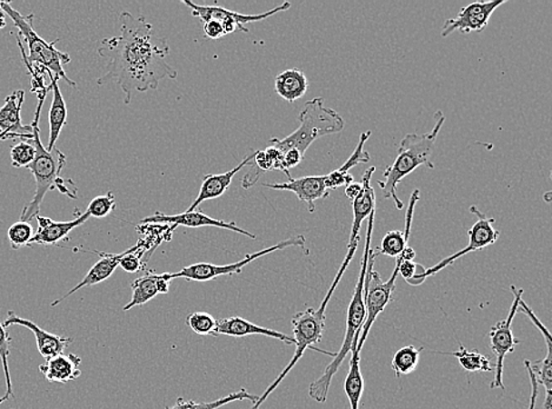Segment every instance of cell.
<instances>
[{
	"mask_svg": "<svg viewBox=\"0 0 552 409\" xmlns=\"http://www.w3.org/2000/svg\"><path fill=\"white\" fill-rule=\"evenodd\" d=\"M361 192V184L360 182H351L350 185H345V195L349 198V201H355L357 197L360 196Z\"/></svg>",
	"mask_w": 552,
	"mask_h": 409,
	"instance_id": "obj_41",
	"label": "cell"
},
{
	"mask_svg": "<svg viewBox=\"0 0 552 409\" xmlns=\"http://www.w3.org/2000/svg\"><path fill=\"white\" fill-rule=\"evenodd\" d=\"M49 77L51 79V90H53V103H51L49 111L50 135L46 149L51 151L55 148V143L61 136L63 128L66 125L67 106L58 85L59 79L51 73H49Z\"/></svg>",
	"mask_w": 552,
	"mask_h": 409,
	"instance_id": "obj_25",
	"label": "cell"
},
{
	"mask_svg": "<svg viewBox=\"0 0 552 409\" xmlns=\"http://www.w3.org/2000/svg\"><path fill=\"white\" fill-rule=\"evenodd\" d=\"M11 163L15 168H27L34 162L35 157V149L31 141H21L17 145L12 146Z\"/></svg>",
	"mask_w": 552,
	"mask_h": 409,
	"instance_id": "obj_34",
	"label": "cell"
},
{
	"mask_svg": "<svg viewBox=\"0 0 552 409\" xmlns=\"http://www.w3.org/2000/svg\"><path fill=\"white\" fill-rule=\"evenodd\" d=\"M524 366H526L527 374H529V379H530V384H531L530 403H529V408H527V409H535L536 403H537V398H538L539 384H537V381H536L534 372H532L531 361H529V360L524 361Z\"/></svg>",
	"mask_w": 552,
	"mask_h": 409,
	"instance_id": "obj_40",
	"label": "cell"
},
{
	"mask_svg": "<svg viewBox=\"0 0 552 409\" xmlns=\"http://www.w3.org/2000/svg\"><path fill=\"white\" fill-rule=\"evenodd\" d=\"M38 108L35 110L34 119L31 128H33V145L35 149V157L31 165L27 166L33 173L35 181V192L33 200L24 206L21 221L30 222L41 213V206L46 194L51 190L57 189L62 194L66 195L73 200L77 198V186L71 180H64L61 177L63 169L66 165V156L55 146L54 150H47L41 140V130H39V119H41L44 102L46 94L39 95Z\"/></svg>",
	"mask_w": 552,
	"mask_h": 409,
	"instance_id": "obj_2",
	"label": "cell"
},
{
	"mask_svg": "<svg viewBox=\"0 0 552 409\" xmlns=\"http://www.w3.org/2000/svg\"><path fill=\"white\" fill-rule=\"evenodd\" d=\"M255 155L256 151L255 153L249 155V156H246L240 165L234 166L233 169L229 170V172L224 174L206 175V176L202 178L200 194H198L196 200H194L193 204L190 205V208L186 210V212H194L202 202L214 200V198L223 196L226 190L232 185L233 177L236 176L245 165H251Z\"/></svg>",
	"mask_w": 552,
	"mask_h": 409,
	"instance_id": "obj_19",
	"label": "cell"
},
{
	"mask_svg": "<svg viewBox=\"0 0 552 409\" xmlns=\"http://www.w3.org/2000/svg\"><path fill=\"white\" fill-rule=\"evenodd\" d=\"M0 9L4 14L9 15L19 31L17 43L21 47L24 61H26L29 65H42L54 77L64 79L71 86H77L75 82L67 77L64 70V65L71 62L70 55L62 53L55 47L59 39H55L53 43H47L45 39L35 33L34 15H23L11 6V3L7 2H0Z\"/></svg>",
	"mask_w": 552,
	"mask_h": 409,
	"instance_id": "obj_6",
	"label": "cell"
},
{
	"mask_svg": "<svg viewBox=\"0 0 552 409\" xmlns=\"http://www.w3.org/2000/svg\"><path fill=\"white\" fill-rule=\"evenodd\" d=\"M204 34L206 38L220 39L225 37L226 35L223 25L217 21H209L204 23Z\"/></svg>",
	"mask_w": 552,
	"mask_h": 409,
	"instance_id": "obj_39",
	"label": "cell"
},
{
	"mask_svg": "<svg viewBox=\"0 0 552 409\" xmlns=\"http://www.w3.org/2000/svg\"><path fill=\"white\" fill-rule=\"evenodd\" d=\"M142 224H172L174 226H188V228H201V226H216V228L230 230L241 234V235L248 236L255 240L256 235L249 233L248 230L242 229L241 226L234 224V222H225L222 220H216V218L205 215L204 213L197 212H185L177 214V215H165L163 213L153 214V216L143 218Z\"/></svg>",
	"mask_w": 552,
	"mask_h": 409,
	"instance_id": "obj_14",
	"label": "cell"
},
{
	"mask_svg": "<svg viewBox=\"0 0 552 409\" xmlns=\"http://www.w3.org/2000/svg\"><path fill=\"white\" fill-rule=\"evenodd\" d=\"M470 213L478 216V221L471 226V229H468V244L467 247L459 250V252L452 254V255H448L446 259L434 265V267L425 269L422 275L417 277L416 281L411 285L417 287V285L423 284L424 281L429 279V277L436 275L440 270L448 267V265L454 264V262L460 259V257L490 247V245L495 244L496 242L498 241L500 233L499 230L496 229L494 226L495 218L488 217L486 214L480 212L478 206L475 205L471 206Z\"/></svg>",
	"mask_w": 552,
	"mask_h": 409,
	"instance_id": "obj_10",
	"label": "cell"
},
{
	"mask_svg": "<svg viewBox=\"0 0 552 409\" xmlns=\"http://www.w3.org/2000/svg\"><path fill=\"white\" fill-rule=\"evenodd\" d=\"M459 349L456 352L444 353L436 352L439 354H446L455 356L460 366L467 373H478V372H494V366L491 364L490 359L488 356L480 354L476 351H468L462 344L459 343Z\"/></svg>",
	"mask_w": 552,
	"mask_h": 409,
	"instance_id": "obj_28",
	"label": "cell"
},
{
	"mask_svg": "<svg viewBox=\"0 0 552 409\" xmlns=\"http://www.w3.org/2000/svg\"><path fill=\"white\" fill-rule=\"evenodd\" d=\"M377 256H379V254H377L376 249H370V252H369L367 279H365L364 292L367 316H365L359 343H357V351L360 353L364 347L365 341H367L369 333H370L371 327L373 324H375L377 317H379L380 314L385 311V308L388 307V304H390L392 294L395 292L396 280L399 275L400 260L396 259V267L395 270H393L390 279L383 282L382 279H380V274L373 268Z\"/></svg>",
	"mask_w": 552,
	"mask_h": 409,
	"instance_id": "obj_8",
	"label": "cell"
},
{
	"mask_svg": "<svg viewBox=\"0 0 552 409\" xmlns=\"http://www.w3.org/2000/svg\"><path fill=\"white\" fill-rule=\"evenodd\" d=\"M425 269L427 268H424L422 264H416L414 261H400L399 275H402L403 279L411 285L417 277L422 275Z\"/></svg>",
	"mask_w": 552,
	"mask_h": 409,
	"instance_id": "obj_37",
	"label": "cell"
},
{
	"mask_svg": "<svg viewBox=\"0 0 552 409\" xmlns=\"http://www.w3.org/2000/svg\"><path fill=\"white\" fill-rule=\"evenodd\" d=\"M186 324L198 335H214L217 320L205 312H194L186 317Z\"/></svg>",
	"mask_w": 552,
	"mask_h": 409,
	"instance_id": "obj_33",
	"label": "cell"
},
{
	"mask_svg": "<svg viewBox=\"0 0 552 409\" xmlns=\"http://www.w3.org/2000/svg\"><path fill=\"white\" fill-rule=\"evenodd\" d=\"M10 344L11 339L9 333H7L6 328H4L3 324H0V361H2L4 376H5L6 383V392L5 394L0 396V404H3L7 400L15 398L9 368V356L11 353Z\"/></svg>",
	"mask_w": 552,
	"mask_h": 409,
	"instance_id": "obj_31",
	"label": "cell"
},
{
	"mask_svg": "<svg viewBox=\"0 0 552 409\" xmlns=\"http://www.w3.org/2000/svg\"><path fill=\"white\" fill-rule=\"evenodd\" d=\"M305 237L303 235L292 236L278 242L277 244L271 247L260 250V252L249 254L243 260L236 262V264L226 265H216L212 264H196L182 268L181 272L171 273L172 279H185L189 281L206 282L217 279V277L224 275H233V274H241L246 265L251 262L261 259L265 255H269L277 250H281L289 247L304 248Z\"/></svg>",
	"mask_w": 552,
	"mask_h": 409,
	"instance_id": "obj_9",
	"label": "cell"
},
{
	"mask_svg": "<svg viewBox=\"0 0 552 409\" xmlns=\"http://www.w3.org/2000/svg\"><path fill=\"white\" fill-rule=\"evenodd\" d=\"M359 339L360 337H356V340L353 341L350 369H349L348 376L344 383L345 394H347L349 401H350L351 409H359L361 394H363L364 391V380L360 367V353L357 351Z\"/></svg>",
	"mask_w": 552,
	"mask_h": 409,
	"instance_id": "obj_27",
	"label": "cell"
},
{
	"mask_svg": "<svg viewBox=\"0 0 552 409\" xmlns=\"http://www.w3.org/2000/svg\"><path fill=\"white\" fill-rule=\"evenodd\" d=\"M89 213H84L83 215L74 218L73 221L55 222L49 217L38 215L35 220L38 222V230L31 238L29 247L31 245H54L58 242L66 240L70 233L78 226L84 224L89 220Z\"/></svg>",
	"mask_w": 552,
	"mask_h": 409,
	"instance_id": "obj_18",
	"label": "cell"
},
{
	"mask_svg": "<svg viewBox=\"0 0 552 409\" xmlns=\"http://www.w3.org/2000/svg\"><path fill=\"white\" fill-rule=\"evenodd\" d=\"M114 209H116V200L113 193L110 192L94 197L87 205L86 213H89L90 217L103 218L113 213Z\"/></svg>",
	"mask_w": 552,
	"mask_h": 409,
	"instance_id": "obj_35",
	"label": "cell"
},
{
	"mask_svg": "<svg viewBox=\"0 0 552 409\" xmlns=\"http://www.w3.org/2000/svg\"><path fill=\"white\" fill-rule=\"evenodd\" d=\"M182 3L189 7L193 17L200 18L202 23L209 21L220 22L223 25L226 35L232 34L237 30L249 33V30L245 29V24L265 21V19L272 17V15L280 14V12L288 11L291 7V3L287 2L275 7V9L264 12V14L242 15L218 5H197V4L188 2V0H182Z\"/></svg>",
	"mask_w": 552,
	"mask_h": 409,
	"instance_id": "obj_12",
	"label": "cell"
},
{
	"mask_svg": "<svg viewBox=\"0 0 552 409\" xmlns=\"http://www.w3.org/2000/svg\"><path fill=\"white\" fill-rule=\"evenodd\" d=\"M506 3L507 0H492L468 4L460 9L457 17L447 19L440 35L446 38L456 31L462 34L480 33L488 26L494 12Z\"/></svg>",
	"mask_w": 552,
	"mask_h": 409,
	"instance_id": "obj_13",
	"label": "cell"
},
{
	"mask_svg": "<svg viewBox=\"0 0 552 409\" xmlns=\"http://www.w3.org/2000/svg\"><path fill=\"white\" fill-rule=\"evenodd\" d=\"M307 75L300 69H289L276 75L275 91L281 98L289 103L296 102L308 93Z\"/></svg>",
	"mask_w": 552,
	"mask_h": 409,
	"instance_id": "obj_26",
	"label": "cell"
},
{
	"mask_svg": "<svg viewBox=\"0 0 552 409\" xmlns=\"http://www.w3.org/2000/svg\"><path fill=\"white\" fill-rule=\"evenodd\" d=\"M422 348H416L415 345H407L399 349L393 355L391 367L396 373V376L410 375L416 371L419 363V355Z\"/></svg>",
	"mask_w": 552,
	"mask_h": 409,
	"instance_id": "obj_30",
	"label": "cell"
},
{
	"mask_svg": "<svg viewBox=\"0 0 552 409\" xmlns=\"http://www.w3.org/2000/svg\"><path fill=\"white\" fill-rule=\"evenodd\" d=\"M3 325L4 328L11 327V325H21V327H25L33 332L35 343H37L39 354L45 360H49L55 355L63 354L65 349L74 343V340L71 339V337H64L44 331V329L39 327L38 324H35L34 321L23 319V317L15 315L12 311L7 313L6 319L4 321Z\"/></svg>",
	"mask_w": 552,
	"mask_h": 409,
	"instance_id": "obj_16",
	"label": "cell"
},
{
	"mask_svg": "<svg viewBox=\"0 0 552 409\" xmlns=\"http://www.w3.org/2000/svg\"><path fill=\"white\" fill-rule=\"evenodd\" d=\"M303 160V155H301L297 149H290L287 151V153L283 154L284 173L288 175L289 180L291 178V176H290L289 170L295 168V166L298 165H301V162Z\"/></svg>",
	"mask_w": 552,
	"mask_h": 409,
	"instance_id": "obj_38",
	"label": "cell"
},
{
	"mask_svg": "<svg viewBox=\"0 0 552 409\" xmlns=\"http://www.w3.org/2000/svg\"><path fill=\"white\" fill-rule=\"evenodd\" d=\"M4 140H6V137L4 136L3 134H0V141H4Z\"/></svg>",
	"mask_w": 552,
	"mask_h": 409,
	"instance_id": "obj_44",
	"label": "cell"
},
{
	"mask_svg": "<svg viewBox=\"0 0 552 409\" xmlns=\"http://www.w3.org/2000/svg\"><path fill=\"white\" fill-rule=\"evenodd\" d=\"M25 99V91L15 90L9 95L4 102V105L0 106V134L9 138L15 140L21 138V141L33 140V128L31 125H23L22 121V106Z\"/></svg>",
	"mask_w": 552,
	"mask_h": 409,
	"instance_id": "obj_15",
	"label": "cell"
},
{
	"mask_svg": "<svg viewBox=\"0 0 552 409\" xmlns=\"http://www.w3.org/2000/svg\"><path fill=\"white\" fill-rule=\"evenodd\" d=\"M351 261L352 259H350V257L345 256L343 264H341L339 273H337L335 280H333L331 287H330L329 292L327 293V296L321 301L319 308H308L307 311L298 313L292 317L293 341H295L296 344L295 354H293L288 366L285 367L283 372L276 377V380L266 388L263 394L260 395V398H258L256 403L253 404L252 407L250 409H261V404L265 403V400L269 398L270 394L280 386L281 381H283L289 373L295 368L298 361L303 357L305 351H307V349H315V344H320L321 339H323L325 320H327L325 312H327L329 301L331 299L337 287H339L341 277H343L345 272H347Z\"/></svg>",
	"mask_w": 552,
	"mask_h": 409,
	"instance_id": "obj_5",
	"label": "cell"
},
{
	"mask_svg": "<svg viewBox=\"0 0 552 409\" xmlns=\"http://www.w3.org/2000/svg\"><path fill=\"white\" fill-rule=\"evenodd\" d=\"M375 215L376 212H373L371 215L369 216L367 244H365L363 257H361L359 281H357L355 292H353L352 299L348 308L347 332H345L343 344H341L340 352L333 356L331 363H330L327 368H325L323 374L310 384V398L317 401V403L323 404L328 400L329 391L330 387H331L333 376H335L337 372L340 371L345 356L351 352L353 341L356 340V337H360L361 327H363L364 324L365 316H367L364 302L365 279H367L369 252H370L371 249V235L373 224H375Z\"/></svg>",
	"mask_w": 552,
	"mask_h": 409,
	"instance_id": "obj_4",
	"label": "cell"
},
{
	"mask_svg": "<svg viewBox=\"0 0 552 409\" xmlns=\"http://www.w3.org/2000/svg\"><path fill=\"white\" fill-rule=\"evenodd\" d=\"M172 280L171 273L160 274V275L149 273L134 280L131 284L133 297H131L129 304L125 305L124 312H129L131 309L138 307V305L148 304L149 301L161 295V294H168Z\"/></svg>",
	"mask_w": 552,
	"mask_h": 409,
	"instance_id": "obj_20",
	"label": "cell"
},
{
	"mask_svg": "<svg viewBox=\"0 0 552 409\" xmlns=\"http://www.w3.org/2000/svg\"><path fill=\"white\" fill-rule=\"evenodd\" d=\"M258 398H260V395L251 394V393L243 388L241 391L224 396V398L212 401V403H196L193 400L180 398L172 407H166V409H218L226 406L228 404L234 403V401L249 400L253 404Z\"/></svg>",
	"mask_w": 552,
	"mask_h": 409,
	"instance_id": "obj_29",
	"label": "cell"
},
{
	"mask_svg": "<svg viewBox=\"0 0 552 409\" xmlns=\"http://www.w3.org/2000/svg\"><path fill=\"white\" fill-rule=\"evenodd\" d=\"M371 131L368 130L365 133H361L360 141L357 143V146L348 161H345L344 165L335 172L330 173L325 178V185L328 189H337L340 186L350 185L353 180V176L349 170L355 168L356 165H361V163H368L370 161V154L367 150H364L365 143L370 138Z\"/></svg>",
	"mask_w": 552,
	"mask_h": 409,
	"instance_id": "obj_24",
	"label": "cell"
},
{
	"mask_svg": "<svg viewBox=\"0 0 552 409\" xmlns=\"http://www.w3.org/2000/svg\"><path fill=\"white\" fill-rule=\"evenodd\" d=\"M446 117L442 111L436 114V125L434 129L425 134L410 133L405 135L400 141L399 154L391 165H389L383 174L384 180L377 181V185L387 200L395 202L396 208L402 210L404 204L399 197V185L409 175L415 172L419 166H427L429 169H435L434 163L431 162L432 151H434L437 137L443 128Z\"/></svg>",
	"mask_w": 552,
	"mask_h": 409,
	"instance_id": "obj_3",
	"label": "cell"
},
{
	"mask_svg": "<svg viewBox=\"0 0 552 409\" xmlns=\"http://www.w3.org/2000/svg\"><path fill=\"white\" fill-rule=\"evenodd\" d=\"M34 235V226L29 222H15L7 230V238H9L11 248L15 250L27 247Z\"/></svg>",
	"mask_w": 552,
	"mask_h": 409,
	"instance_id": "obj_32",
	"label": "cell"
},
{
	"mask_svg": "<svg viewBox=\"0 0 552 409\" xmlns=\"http://www.w3.org/2000/svg\"><path fill=\"white\" fill-rule=\"evenodd\" d=\"M232 336L244 337L250 335H263L271 337V339L280 340L287 344H295L293 337L284 334V333L273 331V329L261 327V325L253 324L243 317L233 316L226 317V319L217 320V328L213 336Z\"/></svg>",
	"mask_w": 552,
	"mask_h": 409,
	"instance_id": "obj_21",
	"label": "cell"
},
{
	"mask_svg": "<svg viewBox=\"0 0 552 409\" xmlns=\"http://www.w3.org/2000/svg\"><path fill=\"white\" fill-rule=\"evenodd\" d=\"M123 255H124V253L101 254V260H99L97 264H94V267L87 272L84 279L81 281V284L75 285V287L71 289L69 293H66L65 295L54 301L53 304H51V307L61 304L67 297L74 295V293L81 291L83 288L93 287V285H96L101 284V282L109 279V277L113 275L114 270L119 267V262H121Z\"/></svg>",
	"mask_w": 552,
	"mask_h": 409,
	"instance_id": "obj_23",
	"label": "cell"
},
{
	"mask_svg": "<svg viewBox=\"0 0 552 409\" xmlns=\"http://www.w3.org/2000/svg\"><path fill=\"white\" fill-rule=\"evenodd\" d=\"M81 364V357L63 353L46 360L39 366V372L51 384H67L82 375Z\"/></svg>",
	"mask_w": 552,
	"mask_h": 409,
	"instance_id": "obj_22",
	"label": "cell"
},
{
	"mask_svg": "<svg viewBox=\"0 0 552 409\" xmlns=\"http://www.w3.org/2000/svg\"><path fill=\"white\" fill-rule=\"evenodd\" d=\"M327 176H305L301 178H290L284 184H264L265 188L273 190H283L296 195L298 200L307 204L310 213H315V202L320 198L329 197Z\"/></svg>",
	"mask_w": 552,
	"mask_h": 409,
	"instance_id": "obj_17",
	"label": "cell"
},
{
	"mask_svg": "<svg viewBox=\"0 0 552 409\" xmlns=\"http://www.w3.org/2000/svg\"><path fill=\"white\" fill-rule=\"evenodd\" d=\"M6 26L5 14L0 10V30Z\"/></svg>",
	"mask_w": 552,
	"mask_h": 409,
	"instance_id": "obj_43",
	"label": "cell"
},
{
	"mask_svg": "<svg viewBox=\"0 0 552 409\" xmlns=\"http://www.w3.org/2000/svg\"><path fill=\"white\" fill-rule=\"evenodd\" d=\"M511 292L514 294V301H512L509 314L507 319L499 321L494 327L490 329L488 337H490V348L496 356V364L494 366L495 377L490 384L491 389H506L503 384V369L504 360L506 356L515 351L516 345L519 344V340L516 339L512 334L511 325L512 321L518 313V304L522 300L523 289H518L515 285H511Z\"/></svg>",
	"mask_w": 552,
	"mask_h": 409,
	"instance_id": "obj_11",
	"label": "cell"
},
{
	"mask_svg": "<svg viewBox=\"0 0 552 409\" xmlns=\"http://www.w3.org/2000/svg\"><path fill=\"white\" fill-rule=\"evenodd\" d=\"M416 257V252L414 248H411L410 245H407V247L404 248L403 252L400 253V255L399 257H397V259H399L402 262H407V261H414Z\"/></svg>",
	"mask_w": 552,
	"mask_h": 409,
	"instance_id": "obj_42",
	"label": "cell"
},
{
	"mask_svg": "<svg viewBox=\"0 0 552 409\" xmlns=\"http://www.w3.org/2000/svg\"><path fill=\"white\" fill-rule=\"evenodd\" d=\"M119 22L121 35L105 38L98 49L99 55L109 58V63L97 83L116 82L124 93L125 105H130L136 91L156 90L162 79H176L178 74L165 61L170 54L168 41L154 34L143 15L122 12Z\"/></svg>",
	"mask_w": 552,
	"mask_h": 409,
	"instance_id": "obj_1",
	"label": "cell"
},
{
	"mask_svg": "<svg viewBox=\"0 0 552 409\" xmlns=\"http://www.w3.org/2000/svg\"><path fill=\"white\" fill-rule=\"evenodd\" d=\"M300 126L291 135L280 140L271 138L270 143L281 154L290 149H297L303 156L313 142L329 135L340 134L343 131L345 122L337 111L327 108L323 98L317 97L309 101L301 111Z\"/></svg>",
	"mask_w": 552,
	"mask_h": 409,
	"instance_id": "obj_7",
	"label": "cell"
},
{
	"mask_svg": "<svg viewBox=\"0 0 552 409\" xmlns=\"http://www.w3.org/2000/svg\"><path fill=\"white\" fill-rule=\"evenodd\" d=\"M141 248L142 241H139L136 247L126 250L119 262V267L125 270L126 273H138L143 268Z\"/></svg>",
	"mask_w": 552,
	"mask_h": 409,
	"instance_id": "obj_36",
	"label": "cell"
}]
</instances>
